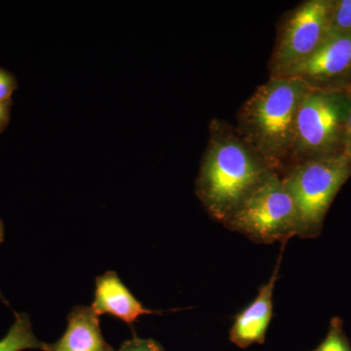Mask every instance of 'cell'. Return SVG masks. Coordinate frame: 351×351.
<instances>
[{"label": "cell", "instance_id": "10", "mask_svg": "<svg viewBox=\"0 0 351 351\" xmlns=\"http://www.w3.org/2000/svg\"><path fill=\"white\" fill-rule=\"evenodd\" d=\"M99 317L91 307H73L66 331L59 341L49 343V351H115L101 334Z\"/></svg>", "mask_w": 351, "mask_h": 351}, {"label": "cell", "instance_id": "7", "mask_svg": "<svg viewBox=\"0 0 351 351\" xmlns=\"http://www.w3.org/2000/svg\"><path fill=\"white\" fill-rule=\"evenodd\" d=\"M282 76L301 80L311 90L341 91L351 87V34L330 32L307 61Z\"/></svg>", "mask_w": 351, "mask_h": 351}, {"label": "cell", "instance_id": "2", "mask_svg": "<svg viewBox=\"0 0 351 351\" xmlns=\"http://www.w3.org/2000/svg\"><path fill=\"white\" fill-rule=\"evenodd\" d=\"M308 90L299 78L269 77L237 112L235 131L277 174L283 175L288 170L295 115Z\"/></svg>", "mask_w": 351, "mask_h": 351}, {"label": "cell", "instance_id": "5", "mask_svg": "<svg viewBox=\"0 0 351 351\" xmlns=\"http://www.w3.org/2000/svg\"><path fill=\"white\" fill-rule=\"evenodd\" d=\"M223 225L261 243L285 244L295 237L297 207L281 175L272 172Z\"/></svg>", "mask_w": 351, "mask_h": 351}, {"label": "cell", "instance_id": "18", "mask_svg": "<svg viewBox=\"0 0 351 351\" xmlns=\"http://www.w3.org/2000/svg\"><path fill=\"white\" fill-rule=\"evenodd\" d=\"M4 223L3 221H2V219H0V243H2L4 240ZM0 299L3 301V302H5L6 304L7 302L5 301V299H4L3 295H1V292H0Z\"/></svg>", "mask_w": 351, "mask_h": 351}, {"label": "cell", "instance_id": "8", "mask_svg": "<svg viewBox=\"0 0 351 351\" xmlns=\"http://www.w3.org/2000/svg\"><path fill=\"white\" fill-rule=\"evenodd\" d=\"M91 308L98 316L110 314L131 327L140 316L162 313L143 306L122 282L119 274L112 270L97 277Z\"/></svg>", "mask_w": 351, "mask_h": 351}, {"label": "cell", "instance_id": "16", "mask_svg": "<svg viewBox=\"0 0 351 351\" xmlns=\"http://www.w3.org/2000/svg\"><path fill=\"white\" fill-rule=\"evenodd\" d=\"M12 100L0 101V134L5 131L11 117Z\"/></svg>", "mask_w": 351, "mask_h": 351}, {"label": "cell", "instance_id": "9", "mask_svg": "<svg viewBox=\"0 0 351 351\" xmlns=\"http://www.w3.org/2000/svg\"><path fill=\"white\" fill-rule=\"evenodd\" d=\"M277 263L274 274L267 283L260 289L257 298L235 318L230 330V339L240 348L262 343L265 341L274 311L272 298L280 260Z\"/></svg>", "mask_w": 351, "mask_h": 351}, {"label": "cell", "instance_id": "12", "mask_svg": "<svg viewBox=\"0 0 351 351\" xmlns=\"http://www.w3.org/2000/svg\"><path fill=\"white\" fill-rule=\"evenodd\" d=\"M313 351H351L350 341L343 331L341 318H332L326 338Z\"/></svg>", "mask_w": 351, "mask_h": 351}, {"label": "cell", "instance_id": "14", "mask_svg": "<svg viewBox=\"0 0 351 351\" xmlns=\"http://www.w3.org/2000/svg\"><path fill=\"white\" fill-rule=\"evenodd\" d=\"M117 351H164L162 346L152 339H133L124 341Z\"/></svg>", "mask_w": 351, "mask_h": 351}, {"label": "cell", "instance_id": "17", "mask_svg": "<svg viewBox=\"0 0 351 351\" xmlns=\"http://www.w3.org/2000/svg\"><path fill=\"white\" fill-rule=\"evenodd\" d=\"M350 95V107H348V119H346L345 154L351 159V87L348 89Z\"/></svg>", "mask_w": 351, "mask_h": 351}, {"label": "cell", "instance_id": "15", "mask_svg": "<svg viewBox=\"0 0 351 351\" xmlns=\"http://www.w3.org/2000/svg\"><path fill=\"white\" fill-rule=\"evenodd\" d=\"M17 88L18 82L15 75L0 68V101L11 100Z\"/></svg>", "mask_w": 351, "mask_h": 351}, {"label": "cell", "instance_id": "4", "mask_svg": "<svg viewBox=\"0 0 351 351\" xmlns=\"http://www.w3.org/2000/svg\"><path fill=\"white\" fill-rule=\"evenodd\" d=\"M281 177L297 207L298 237L315 239L322 232L332 201L351 178V159L341 154L306 161Z\"/></svg>", "mask_w": 351, "mask_h": 351}, {"label": "cell", "instance_id": "6", "mask_svg": "<svg viewBox=\"0 0 351 351\" xmlns=\"http://www.w3.org/2000/svg\"><path fill=\"white\" fill-rule=\"evenodd\" d=\"M332 0H306L284 14L269 62L270 77L307 61L330 34Z\"/></svg>", "mask_w": 351, "mask_h": 351}, {"label": "cell", "instance_id": "3", "mask_svg": "<svg viewBox=\"0 0 351 351\" xmlns=\"http://www.w3.org/2000/svg\"><path fill=\"white\" fill-rule=\"evenodd\" d=\"M348 107V89L306 92L295 115L289 168L314 159L345 154Z\"/></svg>", "mask_w": 351, "mask_h": 351}, {"label": "cell", "instance_id": "13", "mask_svg": "<svg viewBox=\"0 0 351 351\" xmlns=\"http://www.w3.org/2000/svg\"><path fill=\"white\" fill-rule=\"evenodd\" d=\"M332 34H351V0H332Z\"/></svg>", "mask_w": 351, "mask_h": 351}, {"label": "cell", "instance_id": "11", "mask_svg": "<svg viewBox=\"0 0 351 351\" xmlns=\"http://www.w3.org/2000/svg\"><path fill=\"white\" fill-rule=\"evenodd\" d=\"M14 315L12 326L6 336L0 339V351H49V343L39 341L34 335L29 316L25 313H14Z\"/></svg>", "mask_w": 351, "mask_h": 351}, {"label": "cell", "instance_id": "1", "mask_svg": "<svg viewBox=\"0 0 351 351\" xmlns=\"http://www.w3.org/2000/svg\"><path fill=\"white\" fill-rule=\"evenodd\" d=\"M274 171L228 122L213 119L195 181L208 214L225 223Z\"/></svg>", "mask_w": 351, "mask_h": 351}]
</instances>
